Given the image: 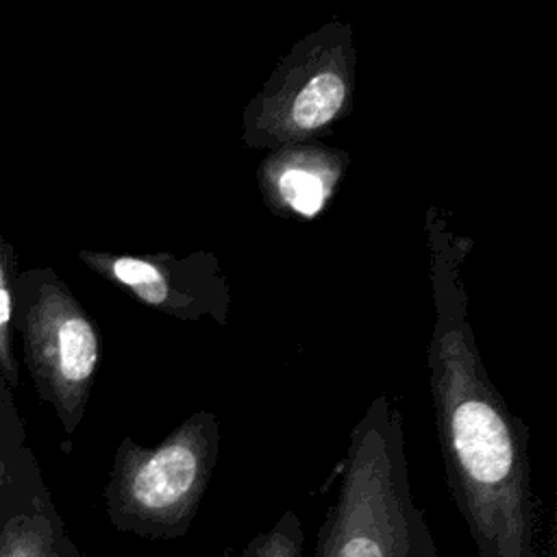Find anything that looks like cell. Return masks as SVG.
Here are the masks:
<instances>
[{
  "label": "cell",
  "instance_id": "cell-7",
  "mask_svg": "<svg viewBox=\"0 0 557 557\" xmlns=\"http://www.w3.org/2000/svg\"><path fill=\"white\" fill-rule=\"evenodd\" d=\"M350 154L320 139L268 150L257 183L270 213L287 220H315L333 200Z\"/></svg>",
  "mask_w": 557,
  "mask_h": 557
},
{
  "label": "cell",
  "instance_id": "cell-1",
  "mask_svg": "<svg viewBox=\"0 0 557 557\" xmlns=\"http://www.w3.org/2000/svg\"><path fill=\"white\" fill-rule=\"evenodd\" d=\"M424 233L435 309L426 368L450 496L479 557H535L529 431L492 383L468 320L472 239L437 207Z\"/></svg>",
  "mask_w": 557,
  "mask_h": 557
},
{
  "label": "cell",
  "instance_id": "cell-9",
  "mask_svg": "<svg viewBox=\"0 0 557 557\" xmlns=\"http://www.w3.org/2000/svg\"><path fill=\"white\" fill-rule=\"evenodd\" d=\"M15 248L0 233V383L11 392L20 383V361L15 352Z\"/></svg>",
  "mask_w": 557,
  "mask_h": 557
},
{
  "label": "cell",
  "instance_id": "cell-5",
  "mask_svg": "<svg viewBox=\"0 0 557 557\" xmlns=\"http://www.w3.org/2000/svg\"><path fill=\"white\" fill-rule=\"evenodd\" d=\"M15 335L37 396L48 403L65 435L85 418L102 357L94 318L48 265L15 276Z\"/></svg>",
  "mask_w": 557,
  "mask_h": 557
},
{
  "label": "cell",
  "instance_id": "cell-6",
  "mask_svg": "<svg viewBox=\"0 0 557 557\" xmlns=\"http://www.w3.org/2000/svg\"><path fill=\"white\" fill-rule=\"evenodd\" d=\"M78 259L94 274L159 313L181 322L211 320L218 326L228 322L231 287L218 257L209 250L176 257L83 248Z\"/></svg>",
  "mask_w": 557,
  "mask_h": 557
},
{
  "label": "cell",
  "instance_id": "cell-10",
  "mask_svg": "<svg viewBox=\"0 0 557 557\" xmlns=\"http://www.w3.org/2000/svg\"><path fill=\"white\" fill-rule=\"evenodd\" d=\"M28 448L26 424L15 407L13 392L0 383V494Z\"/></svg>",
  "mask_w": 557,
  "mask_h": 557
},
{
  "label": "cell",
  "instance_id": "cell-4",
  "mask_svg": "<svg viewBox=\"0 0 557 557\" xmlns=\"http://www.w3.org/2000/svg\"><path fill=\"white\" fill-rule=\"evenodd\" d=\"M352 26L331 17L300 37L242 111V141L255 150L313 141L352 109Z\"/></svg>",
  "mask_w": 557,
  "mask_h": 557
},
{
  "label": "cell",
  "instance_id": "cell-2",
  "mask_svg": "<svg viewBox=\"0 0 557 557\" xmlns=\"http://www.w3.org/2000/svg\"><path fill=\"white\" fill-rule=\"evenodd\" d=\"M315 557H440L413 503L403 416L381 392L350 431L342 481L318 531Z\"/></svg>",
  "mask_w": 557,
  "mask_h": 557
},
{
  "label": "cell",
  "instance_id": "cell-8",
  "mask_svg": "<svg viewBox=\"0 0 557 557\" xmlns=\"http://www.w3.org/2000/svg\"><path fill=\"white\" fill-rule=\"evenodd\" d=\"M0 557H85L65 533L30 448L0 494Z\"/></svg>",
  "mask_w": 557,
  "mask_h": 557
},
{
  "label": "cell",
  "instance_id": "cell-11",
  "mask_svg": "<svg viewBox=\"0 0 557 557\" xmlns=\"http://www.w3.org/2000/svg\"><path fill=\"white\" fill-rule=\"evenodd\" d=\"M305 533L298 513L283 511V516L263 533L255 535L239 557H302Z\"/></svg>",
  "mask_w": 557,
  "mask_h": 557
},
{
  "label": "cell",
  "instance_id": "cell-3",
  "mask_svg": "<svg viewBox=\"0 0 557 557\" xmlns=\"http://www.w3.org/2000/svg\"><path fill=\"white\" fill-rule=\"evenodd\" d=\"M218 446L213 411H194L157 446L124 437L104 485L109 522L148 540L183 537L209 490Z\"/></svg>",
  "mask_w": 557,
  "mask_h": 557
}]
</instances>
